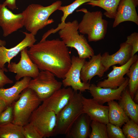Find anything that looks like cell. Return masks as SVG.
Returning a JSON list of instances; mask_svg holds the SVG:
<instances>
[{
  "label": "cell",
  "mask_w": 138,
  "mask_h": 138,
  "mask_svg": "<svg viewBox=\"0 0 138 138\" xmlns=\"http://www.w3.org/2000/svg\"><path fill=\"white\" fill-rule=\"evenodd\" d=\"M61 88L43 101L42 104L47 110L57 114L68 103L74 91L70 87Z\"/></svg>",
  "instance_id": "14"
},
{
  "label": "cell",
  "mask_w": 138,
  "mask_h": 138,
  "mask_svg": "<svg viewBox=\"0 0 138 138\" xmlns=\"http://www.w3.org/2000/svg\"><path fill=\"white\" fill-rule=\"evenodd\" d=\"M22 127L13 122L0 126V138H25Z\"/></svg>",
  "instance_id": "25"
},
{
  "label": "cell",
  "mask_w": 138,
  "mask_h": 138,
  "mask_svg": "<svg viewBox=\"0 0 138 138\" xmlns=\"http://www.w3.org/2000/svg\"><path fill=\"white\" fill-rule=\"evenodd\" d=\"M6 42L5 40H3L0 39V46H4L6 45Z\"/></svg>",
  "instance_id": "38"
},
{
  "label": "cell",
  "mask_w": 138,
  "mask_h": 138,
  "mask_svg": "<svg viewBox=\"0 0 138 138\" xmlns=\"http://www.w3.org/2000/svg\"><path fill=\"white\" fill-rule=\"evenodd\" d=\"M106 71L102 62L100 53L91 57L88 61H86L83 65L80 73L82 82L89 83L91 79L97 75L101 77Z\"/></svg>",
  "instance_id": "17"
},
{
  "label": "cell",
  "mask_w": 138,
  "mask_h": 138,
  "mask_svg": "<svg viewBox=\"0 0 138 138\" xmlns=\"http://www.w3.org/2000/svg\"><path fill=\"white\" fill-rule=\"evenodd\" d=\"M55 76L48 71H41L36 77L30 80L27 87L33 90L42 102L61 87L62 82Z\"/></svg>",
  "instance_id": "7"
},
{
  "label": "cell",
  "mask_w": 138,
  "mask_h": 138,
  "mask_svg": "<svg viewBox=\"0 0 138 138\" xmlns=\"http://www.w3.org/2000/svg\"><path fill=\"white\" fill-rule=\"evenodd\" d=\"M56 121L55 112L47 110L42 104L33 112L28 122L34 127L43 138L53 136Z\"/></svg>",
  "instance_id": "8"
},
{
  "label": "cell",
  "mask_w": 138,
  "mask_h": 138,
  "mask_svg": "<svg viewBox=\"0 0 138 138\" xmlns=\"http://www.w3.org/2000/svg\"><path fill=\"white\" fill-rule=\"evenodd\" d=\"M132 52L131 46L125 42L120 44L119 49L114 54L110 55L108 52L104 53L101 55L102 62L106 71L111 66L125 64L132 56Z\"/></svg>",
  "instance_id": "19"
},
{
  "label": "cell",
  "mask_w": 138,
  "mask_h": 138,
  "mask_svg": "<svg viewBox=\"0 0 138 138\" xmlns=\"http://www.w3.org/2000/svg\"><path fill=\"white\" fill-rule=\"evenodd\" d=\"M83 96L81 92L78 93L74 91L73 96L67 104L56 115L53 136L65 135L77 118L84 113Z\"/></svg>",
  "instance_id": "5"
},
{
  "label": "cell",
  "mask_w": 138,
  "mask_h": 138,
  "mask_svg": "<svg viewBox=\"0 0 138 138\" xmlns=\"http://www.w3.org/2000/svg\"><path fill=\"white\" fill-rule=\"evenodd\" d=\"M29 48L28 54L39 70L48 71L59 78H64L71 65V57L61 40H46Z\"/></svg>",
  "instance_id": "1"
},
{
  "label": "cell",
  "mask_w": 138,
  "mask_h": 138,
  "mask_svg": "<svg viewBox=\"0 0 138 138\" xmlns=\"http://www.w3.org/2000/svg\"><path fill=\"white\" fill-rule=\"evenodd\" d=\"M135 0H121L114 18L112 27L115 28L120 23L130 21L138 25V16L136 8L138 6Z\"/></svg>",
  "instance_id": "15"
},
{
  "label": "cell",
  "mask_w": 138,
  "mask_h": 138,
  "mask_svg": "<svg viewBox=\"0 0 138 138\" xmlns=\"http://www.w3.org/2000/svg\"><path fill=\"white\" fill-rule=\"evenodd\" d=\"M25 35L24 38L15 47L7 49L0 46V69L5 68V64L10 63L11 60L25 48L31 46L37 41L35 36L31 33L23 32Z\"/></svg>",
  "instance_id": "16"
},
{
  "label": "cell",
  "mask_w": 138,
  "mask_h": 138,
  "mask_svg": "<svg viewBox=\"0 0 138 138\" xmlns=\"http://www.w3.org/2000/svg\"><path fill=\"white\" fill-rule=\"evenodd\" d=\"M78 22L76 20L64 23L57 28L53 29V32L59 31L60 37L67 47L74 48L80 58L89 59L95 55L94 51L84 35L79 34Z\"/></svg>",
  "instance_id": "3"
},
{
  "label": "cell",
  "mask_w": 138,
  "mask_h": 138,
  "mask_svg": "<svg viewBox=\"0 0 138 138\" xmlns=\"http://www.w3.org/2000/svg\"><path fill=\"white\" fill-rule=\"evenodd\" d=\"M19 98L12 103L14 112L12 122L22 126L28 123L32 114L42 101L35 92L27 87L22 91Z\"/></svg>",
  "instance_id": "6"
},
{
  "label": "cell",
  "mask_w": 138,
  "mask_h": 138,
  "mask_svg": "<svg viewBox=\"0 0 138 138\" xmlns=\"http://www.w3.org/2000/svg\"><path fill=\"white\" fill-rule=\"evenodd\" d=\"M5 68L0 69V88H3L6 84H12L14 83L13 80L8 77L4 73V72H7Z\"/></svg>",
  "instance_id": "34"
},
{
  "label": "cell",
  "mask_w": 138,
  "mask_h": 138,
  "mask_svg": "<svg viewBox=\"0 0 138 138\" xmlns=\"http://www.w3.org/2000/svg\"><path fill=\"white\" fill-rule=\"evenodd\" d=\"M76 11L84 13L82 20L78 24L79 32L87 34L89 42H96L103 39L107 32L108 22L102 18V12H90L85 8Z\"/></svg>",
  "instance_id": "4"
},
{
  "label": "cell",
  "mask_w": 138,
  "mask_h": 138,
  "mask_svg": "<svg viewBox=\"0 0 138 138\" xmlns=\"http://www.w3.org/2000/svg\"><path fill=\"white\" fill-rule=\"evenodd\" d=\"M62 1L58 0L46 6L32 4L29 5L22 13L24 26L27 30L35 36L38 31L54 22L50 16L61 6Z\"/></svg>",
  "instance_id": "2"
},
{
  "label": "cell",
  "mask_w": 138,
  "mask_h": 138,
  "mask_svg": "<svg viewBox=\"0 0 138 138\" xmlns=\"http://www.w3.org/2000/svg\"><path fill=\"white\" fill-rule=\"evenodd\" d=\"M91 0H75L72 3L68 5L61 6L58 10L61 11L63 15L61 18V22L59 24L57 27L61 26L65 22L67 17L72 14L80 6L83 4L90 2Z\"/></svg>",
  "instance_id": "27"
},
{
  "label": "cell",
  "mask_w": 138,
  "mask_h": 138,
  "mask_svg": "<svg viewBox=\"0 0 138 138\" xmlns=\"http://www.w3.org/2000/svg\"><path fill=\"white\" fill-rule=\"evenodd\" d=\"M7 106L5 102L0 98V113L5 110Z\"/></svg>",
  "instance_id": "36"
},
{
  "label": "cell",
  "mask_w": 138,
  "mask_h": 138,
  "mask_svg": "<svg viewBox=\"0 0 138 138\" xmlns=\"http://www.w3.org/2000/svg\"><path fill=\"white\" fill-rule=\"evenodd\" d=\"M107 102L109 123L121 128L130 119L129 117L116 101L113 100Z\"/></svg>",
  "instance_id": "23"
},
{
  "label": "cell",
  "mask_w": 138,
  "mask_h": 138,
  "mask_svg": "<svg viewBox=\"0 0 138 138\" xmlns=\"http://www.w3.org/2000/svg\"><path fill=\"white\" fill-rule=\"evenodd\" d=\"M138 60V56L135 54L125 64L120 66H112V70L107 75L108 78L99 82L96 86L103 88L116 89L124 82L126 78L124 76L128 72L130 66Z\"/></svg>",
  "instance_id": "11"
},
{
  "label": "cell",
  "mask_w": 138,
  "mask_h": 138,
  "mask_svg": "<svg viewBox=\"0 0 138 138\" xmlns=\"http://www.w3.org/2000/svg\"><path fill=\"white\" fill-rule=\"evenodd\" d=\"M92 120L86 114H82L73 124L65 135L68 138H87L89 137Z\"/></svg>",
  "instance_id": "20"
},
{
  "label": "cell",
  "mask_w": 138,
  "mask_h": 138,
  "mask_svg": "<svg viewBox=\"0 0 138 138\" xmlns=\"http://www.w3.org/2000/svg\"><path fill=\"white\" fill-rule=\"evenodd\" d=\"M128 80L129 78L126 77L122 84L116 89L100 87L92 84L90 85L88 90L93 98L99 103L103 105L109 101L119 100L122 92L128 86Z\"/></svg>",
  "instance_id": "13"
},
{
  "label": "cell",
  "mask_w": 138,
  "mask_h": 138,
  "mask_svg": "<svg viewBox=\"0 0 138 138\" xmlns=\"http://www.w3.org/2000/svg\"><path fill=\"white\" fill-rule=\"evenodd\" d=\"M119 104L127 115L138 123V105L131 98L127 87L123 91Z\"/></svg>",
  "instance_id": "22"
},
{
  "label": "cell",
  "mask_w": 138,
  "mask_h": 138,
  "mask_svg": "<svg viewBox=\"0 0 138 138\" xmlns=\"http://www.w3.org/2000/svg\"><path fill=\"white\" fill-rule=\"evenodd\" d=\"M0 26L6 37L24 27L22 13L14 14L3 4H0Z\"/></svg>",
  "instance_id": "12"
},
{
  "label": "cell",
  "mask_w": 138,
  "mask_h": 138,
  "mask_svg": "<svg viewBox=\"0 0 138 138\" xmlns=\"http://www.w3.org/2000/svg\"><path fill=\"white\" fill-rule=\"evenodd\" d=\"M134 102L137 104L138 103V90L135 93L133 99Z\"/></svg>",
  "instance_id": "37"
},
{
  "label": "cell",
  "mask_w": 138,
  "mask_h": 138,
  "mask_svg": "<svg viewBox=\"0 0 138 138\" xmlns=\"http://www.w3.org/2000/svg\"><path fill=\"white\" fill-rule=\"evenodd\" d=\"M84 113L87 114L91 120L107 124L109 123L108 118L109 106L98 103L93 98L82 97Z\"/></svg>",
  "instance_id": "18"
},
{
  "label": "cell",
  "mask_w": 138,
  "mask_h": 138,
  "mask_svg": "<svg viewBox=\"0 0 138 138\" xmlns=\"http://www.w3.org/2000/svg\"><path fill=\"white\" fill-rule=\"evenodd\" d=\"M125 42L131 46L133 56L138 51V33L134 32L127 36Z\"/></svg>",
  "instance_id": "33"
},
{
  "label": "cell",
  "mask_w": 138,
  "mask_h": 138,
  "mask_svg": "<svg viewBox=\"0 0 138 138\" xmlns=\"http://www.w3.org/2000/svg\"><path fill=\"white\" fill-rule=\"evenodd\" d=\"M31 78L25 77L16 82L12 87L7 88H0V98L8 106L12 105L19 97L22 91L28 87Z\"/></svg>",
  "instance_id": "21"
},
{
  "label": "cell",
  "mask_w": 138,
  "mask_h": 138,
  "mask_svg": "<svg viewBox=\"0 0 138 138\" xmlns=\"http://www.w3.org/2000/svg\"><path fill=\"white\" fill-rule=\"evenodd\" d=\"M22 131L25 138H42L34 127L29 122L22 126Z\"/></svg>",
  "instance_id": "32"
},
{
  "label": "cell",
  "mask_w": 138,
  "mask_h": 138,
  "mask_svg": "<svg viewBox=\"0 0 138 138\" xmlns=\"http://www.w3.org/2000/svg\"><path fill=\"white\" fill-rule=\"evenodd\" d=\"M126 74L129 78L128 86L129 91L133 99L135 93L138 90V60L132 64Z\"/></svg>",
  "instance_id": "26"
},
{
  "label": "cell",
  "mask_w": 138,
  "mask_h": 138,
  "mask_svg": "<svg viewBox=\"0 0 138 138\" xmlns=\"http://www.w3.org/2000/svg\"><path fill=\"white\" fill-rule=\"evenodd\" d=\"M136 3L138 4V0H135Z\"/></svg>",
  "instance_id": "39"
},
{
  "label": "cell",
  "mask_w": 138,
  "mask_h": 138,
  "mask_svg": "<svg viewBox=\"0 0 138 138\" xmlns=\"http://www.w3.org/2000/svg\"><path fill=\"white\" fill-rule=\"evenodd\" d=\"M14 119L13 104L7 106L0 113V126L12 122Z\"/></svg>",
  "instance_id": "30"
},
{
  "label": "cell",
  "mask_w": 138,
  "mask_h": 138,
  "mask_svg": "<svg viewBox=\"0 0 138 138\" xmlns=\"http://www.w3.org/2000/svg\"><path fill=\"white\" fill-rule=\"evenodd\" d=\"M121 0H91L86 4L92 7L98 6L105 10L104 15L110 18L114 19Z\"/></svg>",
  "instance_id": "24"
},
{
  "label": "cell",
  "mask_w": 138,
  "mask_h": 138,
  "mask_svg": "<svg viewBox=\"0 0 138 138\" xmlns=\"http://www.w3.org/2000/svg\"><path fill=\"white\" fill-rule=\"evenodd\" d=\"M27 47L20 51V60L17 63L11 62L8 64V71L16 74L15 78L17 81L25 77L35 78L40 72L37 66L29 57L27 53Z\"/></svg>",
  "instance_id": "10"
},
{
  "label": "cell",
  "mask_w": 138,
  "mask_h": 138,
  "mask_svg": "<svg viewBox=\"0 0 138 138\" xmlns=\"http://www.w3.org/2000/svg\"><path fill=\"white\" fill-rule=\"evenodd\" d=\"M108 138H126L120 128L109 123L106 124Z\"/></svg>",
  "instance_id": "31"
},
{
  "label": "cell",
  "mask_w": 138,
  "mask_h": 138,
  "mask_svg": "<svg viewBox=\"0 0 138 138\" xmlns=\"http://www.w3.org/2000/svg\"><path fill=\"white\" fill-rule=\"evenodd\" d=\"M106 124L97 121L92 120L90 124L92 131L90 138H108Z\"/></svg>",
  "instance_id": "28"
},
{
  "label": "cell",
  "mask_w": 138,
  "mask_h": 138,
  "mask_svg": "<svg viewBox=\"0 0 138 138\" xmlns=\"http://www.w3.org/2000/svg\"><path fill=\"white\" fill-rule=\"evenodd\" d=\"M86 59L73 55L71 57V65L62 81L65 87H71L74 91L83 92L88 90L91 84L89 83L81 81L80 73Z\"/></svg>",
  "instance_id": "9"
},
{
  "label": "cell",
  "mask_w": 138,
  "mask_h": 138,
  "mask_svg": "<svg viewBox=\"0 0 138 138\" xmlns=\"http://www.w3.org/2000/svg\"><path fill=\"white\" fill-rule=\"evenodd\" d=\"M122 130L125 138H138V124L132 119H130L124 124Z\"/></svg>",
  "instance_id": "29"
},
{
  "label": "cell",
  "mask_w": 138,
  "mask_h": 138,
  "mask_svg": "<svg viewBox=\"0 0 138 138\" xmlns=\"http://www.w3.org/2000/svg\"><path fill=\"white\" fill-rule=\"evenodd\" d=\"M6 7L12 10L17 8L16 0H6L3 3Z\"/></svg>",
  "instance_id": "35"
}]
</instances>
